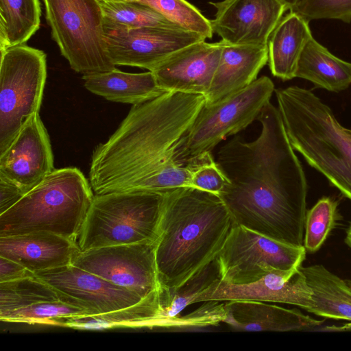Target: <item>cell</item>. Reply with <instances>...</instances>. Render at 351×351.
<instances>
[{"label":"cell","mask_w":351,"mask_h":351,"mask_svg":"<svg viewBox=\"0 0 351 351\" xmlns=\"http://www.w3.org/2000/svg\"><path fill=\"white\" fill-rule=\"evenodd\" d=\"M47 79L45 53L25 44L1 51L0 155L39 113Z\"/></svg>","instance_id":"cell-8"},{"label":"cell","mask_w":351,"mask_h":351,"mask_svg":"<svg viewBox=\"0 0 351 351\" xmlns=\"http://www.w3.org/2000/svg\"><path fill=\"white\" fill-rule=\"evenodd\" d=\"M204 104L203 95L167 91L132 106L93 152L89 182L94 193L191 186L193 169L178 161L177 147Z\"/></svg>","instance_id":"cell-1"},{"label":"cell","mask_w":351,"mask_h":351,"mask_svg":"<svg viewBox=\"0 0 351 351\" xmlns=\"http://www.w3.org/2000/svg\"><path fill=\"white\" fill-rule=\"evenodd\" d=\"M222 51L221 41H200L177 51L152 72L165 91L205 95Z\"/></svg>","instance_id":"cell-16"},{"label":"cell","mask_w":351,"mask_h":351,"mask_svg":"<svg viewBox=\"0 0 351 351\" xmlns=\"http://www.w3.org/2000/svg\"><path fill=\"white\" fill-rule=\"evenodd\" d=\"M98 2L106 34L149 26L182 28L152 8L135 0Z\"/></svg>","instance_id":"cell-27"},{"label":"cell","mask_w":351,"mask_h":351,"mask_svg":"<svg viewBox=\"0 0 351 351\" xmlns=\"http://www.w3.org/2000/svg\"><path fill=\"white\" fill-rule=\"evenodd\" d=\"M57 300H60L56 291L36 276L0 282V313Z\"/></svg>","instance_id":"cell-28"},{"label":"cell","mask_w":351,"mask_h":351,"mask_svg":"<svg viewBox=\"0 0 351 351\" xmlns=\"http://www.w3.org/2000/svg\"><path fill=\"white\" fill-rule=\"evenodd\" d=\"M80 252L75 240L50 232L0 237V256L34 273L71 265Z\"/></svg>","instance_id":"cell-17"},{"label":"cell","mask_w":351,"mask_h":351,"mask_svg":"<svg viewBox=\"0 0 351 351\" xmlns=\"http://www.w3.org/2000/svg\"><path fill=\"white\" fill-rule=\"evenodd\" d=\"M90 315L88 311L60 300L43 302L0 313L1 321L62 326L67 317Z\"/></svg>","instance_id":"cell-29"},{"label":"cell","mask_w":351,"mask_h":351,"mask_svg":"<svg viewBox=\"0 0 351 351\" xmlns=\"http://www.w3.org/2000/svg\"><path fill=\"white\" fill-rule=\"evenodd\" d=\"M162 292L112 312L66 318L62 326L83 330H102L114 327H161Z\"/></svg>","instance_id":"cell-24"},{"label":"cell","mask_w":351,"mask_h":351,"mask_svg":"<svg viewBox=\"0 0 351 351\" xmlns=\"http://www.w3.org/2000/svg\"><path fill=\"white\" fill-rule=\"evenodd\" d=\"M84 87L97 95L114 102L132 106L153 99L165 91L152 71L127 73L113 70L82 75Z\"/></svg>","instance_id":"cell-20"},{"label":"cell","mask_w":351,"mask_h":351,"mask_svg":"<svg viewBox=\"0 0 351 351\" xmlns=\"http://www.w3.org/2000/svg\"><path fill=\"white\" fill-rule=\"evenodd\" d=\"M206 39L182 28L157 26L106 34L108 53L115 66H135L149 71L177 51Z\"/></svg>","instance_id":"cell-12"},{"label":"cell","mask_w":351,"mask_h":351,"mask_svg":"<svg viewBox=\"0 0 351 351\" xmlns=\"http://www.w3.org/2000/svg\"><path fill=\"white\" fill-rule=\"evenodd\" d=\"M222 51L205 104H215L245 88L268 62V47L221 40Z\"/></svg>","instance_id":"cell-18"},{"label":"cell","mask_w":351,"mask_h":351,"mask_svg":"<svg viewBox=\"0 0 351 351\" xmlns=\"http://www.w3.org/2000/svg\"><path fill=\"white\" fill-rule=\"evenodd\" d=\"M345 243L348 245V247L351 250V221L349 223V225L346 231V237H345Z\"/></svg>","instance_id":"cell-36"},{"label":"cell","mask_w":351,"mask_h":351,"mask_svg":"<svg viewBox=\"0 0 351 351\" xmlns=\"http://www.w3.org/2000/svg\"><path fill=\"white\" fill-rule=\"evenodd\" d=\"M34 274L56 291L60 301L84 308L90 315L123 308L146 298L73 264Z\"/></svg>","instance_id":"cell-11"},{"label":"cell","mask_w":351,"mask_h":351,"mask_svg":"<svg viewBox=\"0 0 351 351\" xmlns=\"http://www.w3.org/2000/svg\"><path fill=\"white\" fill-rule=\"evenodd\" d=\"M53 40L71 68L83 75L113 70L97 0H43Z\"/></svg>","instance_id":"cell-7"},{"label":"cell","mask_w":351,"mask_h":351,"mask_svg":"<svg viewBox=\"0 0 351 351\" xmlns=\"http://www.w3.org/2000/svg\"><path fill=\"white\" fill-rule=\"evenodd\" d=\"M146 4L178 26L206 38L213 37L210 20L186 0H135Z\"/></svg>","instance_id":"cell-31"},{"label":"cell","mask_w":351,"mask_h":351,"mask_svg":"<svg viewBox=\"0 0 351 351\" xmlns=\"http://www.w3.org/2000/svg\"><path fill=\"white\" fill-rule=\"evenodd\" d=\"M220 279L219 265L215 260L182 285L175 288L163 287L162 294V327L184 328L180 313L193 304L197 297Z\"/></svg>","instance_id":"cell-26"},{"label":"cell","mask_w":351,"mask_h":351,"mask_svg":"<svg viewBox=\"0 0 351 351\" xmlns=\"http://www.w3.org/2000/svg\"><path fill=\"white\" fill-rule=\"evenodd\" d=\"M233 226L217 194L191 186L165 192L156 246L162 286L178 287L216 260Z\"/></svg>","instance_id":"cell-2"},{"label":"cell","mask_w":351,"mask_h":351,"mask_svg":"<svg viewBox=\"0 0 351 351\" xmlns=\"http://www.w3.org/2000/svg\"><path fill=\"white\" fill-rule=\"evenodd\" d=\"M25 194L15 184L0 176V215L13 206Z\"/></svg>","instance_id":"cell-34"},{"label":"cell","mask_w":351,"mask_h":351,"mask_svg":"<svg viewBox=\"0 0 351 351\" xmlns=\"http://www.w3.org/2000/svg\"><path fill=\"white\" fill-rule=\"evenodd\" d=\"M53 162L48 132L37 113L0 155V176L27 193L55 169Z\"/></svg>","instance_id":"cell-14"},{"label":"cell","mask_w":351,"mask_h":351,"mask_svg":"<svg viewBox=\"0 0 351 351\" xmlns=\"http://www.w3.org/2000/svg\"><path fill=\"white\" fill-rule=\"evenodd\" d=\"M300 267L288 271L272 270L246 285H232L219 279L200 293L194 303L247 300L289 304L307 311L313 304V292Z\"/></svg>","instance_id":"cell-15"},{"label":"cell","mask_w":351,"mask_h":351,"mask_svg":"<svg viewBox=\"0 0 351 351\" xmlns=\"http://www.w3.org/2000/svg\"><path fill=\"white\" fill-rule=\"evenodd\" d=\"M306 251L234 225L217 258L220 279L241 285L254 282L272 270L293 271L302 266Z\"/></svg>","instance_id":"cell-9"},{"label":"cell","mask_w":351,"mask_h":351,"mask_svg":"<svg viewBox=\"0 0 351 351\" xmlns=\"http://www.w3.org/2000/svg\"><path fill=\"white\" fill-rule=\"evenodd\" d=\"M34 272L20 263L0 256V282L34 277Z\"/></svg>","instance_id":"cell-35"},{"label":"cell","mask_w":351,"mask_h":351,"mask_svg":"<svg viewBox=\"0 0 351 351\" xmlns=\"http://www.w3.org/2000/svg\"><path fill=\"white\" fill-rule=\"evenodd\" d=\"M217 10L213 32L235 45L267 46L269 38L288 9L282 0H223L210 2Z\"/></svg>","instance_id":"cell-13"},{"label":"cell","mask_w":351,"mask_h":351,"mask_svg":"<svg viewBox=\"0 0 351 351\" xmlns=\"http://www.w3.org/2000/svg\"><path fill=\"white\" fill-rule=\"evenodd\" d=\"M290 11L308 22L323 19L351 22V0H300Z\"/></svg>","instance_id":"cell-32"},{"label":"cell","mask_w":351,"mask_h":351,"mask_svg":"<svg viewBox=\"0 0 351 351\" xmlns=\"http://www.w3.org/2000/svg\"><path fill=\"white\" fill-rule=\"evenodd\" d=\"M313 292L307 311L319 317L351 321V279L340 278L322 265L300 267Z\"/></svg>","instance_id":"cell-22"},{"label":"cell","mask_w":351,"mask_h":351,"mask_svg":"<svg viewBox=\"0 0 351 351\" xmlns=\"http://www.w3.org/2000/svg\"><path fill=\"white\" fill-rule=\"evenodd\" d=\"M164 196L149 191L95 194L77 239L80 251L156 242Z\"/></svg>","instance_id":"cell-5"},{"label":"cell","mask_w":351,"mask_h":351,"mask_svg":"<svg viewBox=\"0 0 351 351\" xmlns=\"http://www.w3.org/2000/svg\"><path fill=\"white\" fill-rule=\"evenodd\" d=\"M313 37L308 22L290 11L282 17L268 40V64L272 75L284 81L295 77L298 63Z\"/></svg>","instance_id":"cell-21"},{"label":"cell","mask_w":351,"mask_h":351,"mask_svg":"<svg viewBox=\"0 0 351 351\" xmlns=\"http://www.w3.org/2000/svg\"><path fill=\"white\" fill-rule=\"evenodd\" d=\"M339 219L338 202L330 197H322L307 210L303 245L306 252L321 248Z\"/></svg>","instance_id":"cell-30"},{"label":"cell","mask_w":351,"mask_h":351,"mask_svg":"<svg viewBox=\"0 0 351 351\" xmlns=\"http://www.w3.org/2000/svg\"><path fill=\"white\" fill-rule=\"evenodd\" d=\"M295 77L329 91L341 92L351 85V62L336 57L312 37L301 53Z\"/></svg>","instance_id":"cell-23"},{"label":"cell","mask_w":351,"mask_h":351,"mask_svg":"<svg viewBox=\"0 0 351 351\" xmlns=\"http://www.w3.org/2000/svg\"><path fill=\"white\" fill-rule=\"evenodd\" d=\"M287 6L289 10H291L300 0H282Z\"/></svg>","instance_id":"cell-38"},{"label":"cell","mask_w":351,"mask_h":351,"mask_svg":"<svg viewBox=\"0 0 351 351\" xmlns=\"http://www.w3.org/2000/svg\"><path fill=\"white\" fill-rule=\"evenodd\" d=\"M229 180L214 160L193 170L191 186L219 195Z\"/></svg>","instance_id":"cell-33"},{"label":"cell","mask_w":351,"mask_h":351,"mask_svg":"<svg viewBox=\"0 0 351 351\" xmlns=\"http://www.w3.org/2000/svg\"><path fill=\"white\" fill-rule=\"evenodd\" d=\"M94 195L78 168L55 169L0 215V237L50 232L77 241Z\"/></svg>","instance_id":"cell-4"},{"label":"cell","mask_w":351,"mask_h":351,"mask_svg":"<svg viewBox=\"0 0 351 351\" xmlns=\"http://www.w3.org/2000/svg\"><path fill=\"white\" fill-rule=\"evenodd\" d=\"M39 0H0V51L25 44L40 27Z\"/></svg>","instance_id":"cell-25"},{"label":"cell","mask_w":351,"mask_h":351,"mask_svg":"<svg viewBox=\"0 0 351 351\" xmlns=\"http://www.w3.org/2000/svg\"><path fill=\"white\" fill-rule=\"evenodd\" d=\"M98 1H129V0H98Z\"/></svg>","instance_id":"cell-39"},{"label":"cell","mask_w":351,"mask_h":351,"mask_svg":"<svg viewBox=\"0 0 351 351\" xmlns=\"http://www.w3.org/2000/svg\"><path fill=\"white\" fill-rule=\"evenodd\" d=\"M326 328L332 329L333 330H339V331L351 330V323L344 324L341 326L326 327Z\"/></svg>","instance_id":"cell-37"},{"label":"cell","mask_w":351,"mask_h":351,"mask_svg":"<svg viewBox=\"0 0 351 351\" xmlns=\"http://www.w3.org/2000/svg\"><path fill=\"white\" fill-rule=\"evenodd\" d=\"M275 93L294 150L351 201V130L310 90L291 86Z\"/></svg>","instance_id":"cell-3"},{"label":"cell","mask_w":351,"mask_h":351,"mask_svg":"<svg viewBox=\"0 0 351 351\" xmlns=\"http://www.w3.org/2000/svg\"><path fill=\"white\" fill-rule=\"evenodd\" d=\"M155 243L106 246L80 252L73 265L143 298L160 293Z\"/></svg>","instance_id":"cell-10"},{"label":"cell","mask_w":351,"mask_h":351,"mask_svg":"<svg viewBox=\"0 0 351 351\" xmlns=\"http://www.w3.org/2000/svg\"><path fill=\"white\" fill-rule=\"evenodd\" d=\"M274 91L271 80L262 76L242 90L215 104H204L178 144V161L195 169L213 160L211 152L215 146L256 120Z\"/></svg>","instance_id":"cell-6"},{"label":"cell","mask_w":351,"mask_h":351,"mask_svg":"<svg viewBox=\"0 0 351 351\" xmlns=\"http://www.w3.org/2000/svg\"><path fill=\"white\" fill-rule=\"evenodd\" d=\"M224 309L223 322L238 331H302L317 328L324 322L298 309L286 308L262 301H227Z\"/></svg>","instance_id":"cell-19"}]
</instances>
